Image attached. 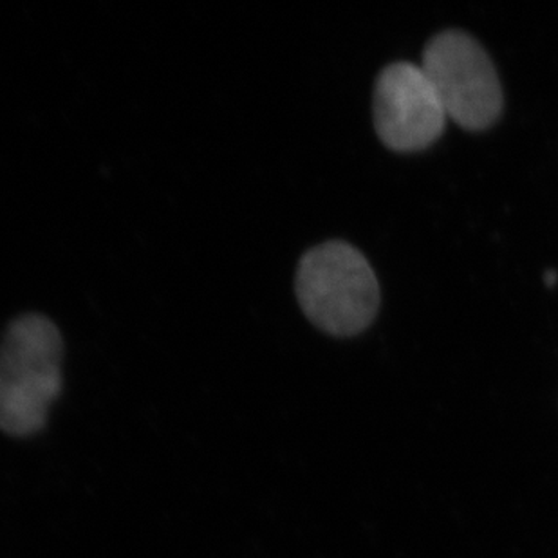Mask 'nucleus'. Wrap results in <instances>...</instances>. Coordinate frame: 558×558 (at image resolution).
<instances>
[{
	"label": "nucleus",
	"instance_id": "obj_1",
	"mask_svg": "<svg viewBox=\"0 0 558 558\" xmlns=\"http://www.w3.org/2000/svg\"><path fill=\"white\" fill-rule=\"evenodd\" d=\"M63 342L48 316L11 322L0 342V428L26 437L43 430L62 390Z\"/></svg>",
	"mask_w": 558,
	"mask_h": 558
},
{
	"label": "nucleus",
	"instance_id": "obj_2",
	"mask_svg": "<svg viewBox=\"0 0 558 558\" xmlns=\"http://www.w3.org/2000/svg\"><path fill=\"white\" fill-rule=\"evenodd\" d=\"M302 311L322 331L353 337L364 331L379 306V286L367 258L342 241L310 250L296 269Z\"/></svg>",
	"mask_w": 558,
	"mask_h": 558
},
{
	"label": "nucleus",
	"instance_id": "obj_3",
	"mask_svg": "<svg viewBox=\"0 0 558 558\" xmlns=\"http://www.w3.org/2000/svg\"><path fill=\"white\" fill-rule=\"evenodd\" d=\"M422 69L447 118L469 131H483L502 111V90L485 49L466 33H439L427 44Z\"/></svg>",
	"mask_w": 558,
	"mask_h": 558
},
{
	"label": "nucleus",
	"instance_id": "obj_4",
	"mask_svg": "<svg viewBox=\"0 0 558 558\" xmlns=\"http://www.w3.org/2000/svg\"><path fill=\"white\" fill-rule=\"evenodd\" d=\"M447 122L422 65L409 62L385 68L374 89V125L379 140L398 153H416L441 136Z\"/></svg>",
	"mask_w": 558,
	"mask_h": 558
},
{
	"label": "nucleus",
	"instance_id": "obj_5",
	"mask_svg": "<svg viewBox=\"0 0 558 558\" xmlns=\"http://www.w3.org/2000/svg\"><path fill=\"white\" fill-rule=\"evenodd\" d=\"M555 279H557V277H555V271L546 274V282H548V284H555Z\"/></svg>",
	"mask_w": 558,
	"mask_h": 558
}]
</instances>
